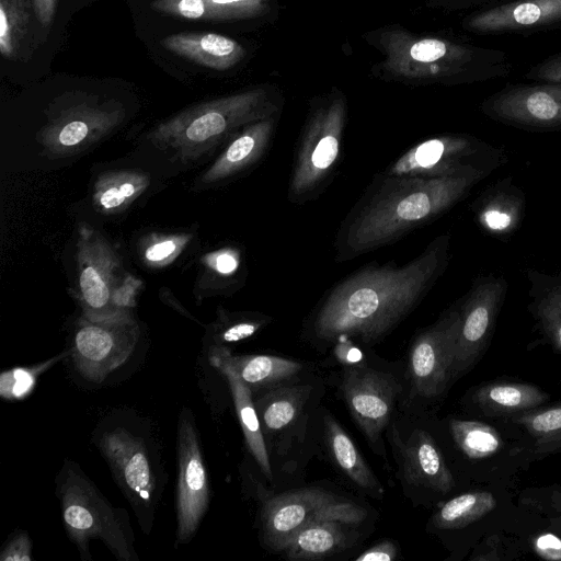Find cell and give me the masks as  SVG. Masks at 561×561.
<instances>
[{"label":"cell","mask_w":561,"mask_h":561,"mask_svg":"<svg viewBox=\"0 0 561 561\" xmlns=\"http://www.w3.org/2000/svg\"><path fill=\"white\" fill-rule=\"evenodd\" d=\"M449 236L442 234L401 266H369L348 276L324 298L313 333L333 342L357 337L373 343L389 332L425 296L448 263Z\"/></svg>","instance_id":"6da1fadb"},{"label":"cell","mask_w":561,"mask_h":561,"mask_svg":"<svg viewBox=\"0 0 561 561\" xmlns=\"http://www.w3.org/2000/svg\"><path fill=\"white\" fill-rule=\"evenodd\" d=\"M476 176H389L354 208L339 237V259L376 250L456 204Z\"/></svg>","instance_id":"7a4b0ae2"},{"label":"cell","mask_w":561,"mask_h":561,"mask_svg":"<svg viewBox=\"0 0 561 561\" xmlns=\"http://www.w3.org/2000/svg\"><path fill=\"white\" fill-rule=\"evenodd\" d=\"M380 44L387 70L404 79L478 82L506 77L512 70L503 50L417 36L399 28L383 33Z\"/></svg>","instance_id":"3957f363"},{"label":"cell","mask_w":561,"mask_h":561,"mask_svg":"<svg viewBox=\"0 0 561 561\" xmlns=\"http://www.w3.org/2000/svg\"><path fill=\"white\" fill-rule=\"evenodd\" d=\"M57 494L68 536L83 560L91 559L92 539L102 540L121 561L138 560L127 513L114 508L75 462L64 465Z\"/></svg>","instance_id":"277c9868"},{"label":"cell","mask_w":561,"mask_h":561,"mask_svg":"<svg viewBox=\"0 0 561 561\" xmlns=\"http://www.w3.org/2000/svg\"><path fill=\"white\" fill-rule=\"evenodd\" d=\"M96 443L144 531L149 533L163 485L158 454L149 439L124 424L105 426Z\"/></svg>","instance_id":"5b68a950"},{"label":"cell","mask_w":561,"mask_h":561,"mask_svg":"<svg viewBox=\"0 0 561 561\" xmlns=\"http://www.w3.org/2000/svg\"><path fill=\"white\" fill-rule=\"evenodd\" d=\"M346 102L335 94L309 117L289 182V197L302 202L329 178L341 151Z\"/></svg>","instance_id":"8992f818"},{"label":"cell","mask_w":561,"mask_h":561,"mask_svg":"<svg viewBox=\"0 0 561 561\" xmlns=\"http://www.w3.org/2000/svg\"><path fill=\"white\" fill-rule=\"evenodd\" d=\"M500 152L470 136H439L420 142L386 171L389 176H476L500 165Z\"/></svg>","instance_id":"52a82bcc"},{"label":"cell","mask_w":561,"mask_h":561,"mask_svg":"<svg viewBox=\"0 0 561 561\" xmlns=\"http://www.w3.org/2000/svg\"><path fill=\"white\" fill-rule=\"evenodd\" d=\"M277 105L266 89L256 88L191 108L161 127L184 145L208 144L237 127L274 116Z\"/></svg>","instance_id":"ba28073f"},{"label":"cell","mask_w":561,"mask_h":561,"mask_svg":"<svg viewBox=\"0 0 561 561\" xmlns=\"http://www.w3.org/2000/svg\"><path fill=\"white\" fill-rule=\"evenodd\" d=\"M365 515L360 506L337 500L324 490H296L282 493L266 503L263 511V536L267 546L283 551L288 541L308 524L337 522L355 525Z\"/></svg>","instance_id":"9c48e42d"},{"label":"cell","mask_w":561,"mask_h":561,"mask_svg":"<svg viewBox=\"0 0 561 561\" xmlns=\"http://www.w3.org/2000/svg\"><path fill=\"white\" fill-rule=\"evenodd\" d=\"M179 477L175 491L176 542L197 530L210 501L209 478L192 413L183 410L178 426Z\"/></svg>","instance_id":"30bf717a"},{"label":"cell","mask_w":561,"mask_h":561,"mask_svg":"<svg viewBox=\"0 0 561 561\" xmlns=\"http://www.w3.org/2000/svg\"><path fill=\"white\" fill-rule=\"evenodd\" d=\"M507 291L502 276L479 278L459 307L454 379L470 370L485 352Z\"/></svg>","instance_id":"8fae6325"},{"label":"cell","mask_w":561,"mask_h":561,"mask_svg":"<svg viewBox=\"0 0 561 561\" xmlns=\"http://www.w3.org/2000/svg\"><path fill=\"white\" fill-rule=\"evenodd\" d=\"M459 322V308L449 310L414 340L409 354V374L419 396L437 397L454 379Z\"/></svg>","instance_id":"7c38bea8"},{"label":"cell","mask_w":561,"mask_h":561,"mask_svg":"<svg viewBox=\"0 0 561 561\" xmlns=\"http://www.w3.org/2000/svg\"><path fill=\"white\" fill-rule=\"evenodd\" d=\"M489 117L531 130L561 127V83L512 84L482 103Z\"/></svg>","instance_id":"4fadbf2b"},{"label":"cell","mask_w":561,"mask_h":561,"mask_svg":"<svg viewBox=\"0 0 561 561\" xmlns=\"http://www.w3.org/2000/svg\"><path fill=\"white\" fill-rule=\"evenodd\" d=\"M399 385L389 374L364 367L348 368L342 380L345 402L365 436L371 443L390 420Z\"/></svg>","instance_id":"5bb4252c"},{"label":"cell","mask_w":561,"mask_h":561,"mask_svg":"<svg viewBox=\"0 0 561 561\" xmlns=\"http://www.w3.org/2000/svg\"><path fill=\"white\" fill-rule=\"evenodd\" d=\"M135 343L130 327L87 323L76 332L71 356L84 378L101 382L129 358Z\"/></svg>","instance_id":"9a60e30c"},{"label":"cell","mask_w":561,"mask_h":561,"mask_svg":"<svg viewBox=\"0 0 561 561\" xmlns=\"http://www.w3.org/2000/svg\"><path fill=\"white\" fill-rule=\"evenodd\" d=\"M561 26V0H512L467 16L463 27L476 33L541 31Z\"/></svg>","instance_id":"2e32d148"},{"label":"cell","mask_w":561,"mask_h":561,"mask_svg":"<svg viewBox=\"0 0 561 561\" xmlns=\"http://www.w3.org/2000/svg\"><path fill=\"white\" fill-rule=\"evenodd\" d=\"M161 45L181 57L216 70L231 68L245 53L234 39L209 32L172 34L164 37Z\"/></svg>","instance_id":"e0dca14e"},{"label":"cell","mask_w":561,"mask_h":561,"mask_svg":"<svg viewBox=\"0 0 561 561\" xmlns=\"http://www.w3.org/2000/svg\"><path fill=\"white\" fill-rule=\"evenodd\" d=\"M403 471L413 484L438 493H448L455 485L453 474L432 436L415 431L402 451Z\"/></svg>","instance_id":"ac0fdd59"},{"label":"cell","mask_w":561,"mask_h":561,"mask_svg":"<svg viewBox=\"0 0 561 561\" xmlns=\"http://www.w3.org/2000/svg\"><path fill=\"white\" fill-rule=\"evenodd\" d=\"M549 400V393L528 382L496 381L481 385L473 402L485 416L513 417L535 410Z\"/></svg>","instance_id":"d6986e66"},{"label":"cell","mask_w":561,"mask_h":561,"mask_svg":"<svg viewBox=\"0 0 561 561\" xmlns=\"http://www.w3.org/2000/svg\"><path fill=\"white\" fill-rule=\"evenodd\" d=\"M210 356L228 364L251 391L279 386L302 368L300 363L278 356H233L225 347L213 348Z\"/></svg>","instance_id":"ffe728a7"},{"label":"cell","mask_w":561,"mask_h":561,"mask_svg":"<svg viewBox=\"0 0 561 561\" xmlns=\"http://www.w3.org/2000/svg\"><path fill=\"white\" fill-rule=\"evenodd\" d=\"M275 117H268L245 126L207 172V181L230 176L257 161L267 149L273 134Z\"/></svg>","instance_id":"44dd1931"},{"label":"cell","mask_w":561,"mask_h":561,"mask_svg":"<svg viewBox=\"0 0 561 561\" xmlns=\"http://www.w3.org/2000/svg\"><path fill=\"white\" fill-rule=\"evenodd\" d=\"M210 363L226 377L234 402L236 412L245 438L247 446L263 473L272 480L268 454L262 435L261 422L252 401V391L226 363L210 356Z\"/></svg>","instance_id":"7402d4cb"},{"label":"cell","mask_w":561,"mask_h":561,"mask_svg":"<svg viewBox=\"0 0 561 561\" xmlns=\"http://www.w3.org/2000/svg\"><path fill=\"white\" fill-rule=\"evenodd\" d=\"M530 310L538 327L552 346L561 353V274L546 275L529 271Z\"/></svg>","instance_id":"603a6c76"},{"label":"cell","mask_w":561,"mask_h":561,"mask_svg":"<svg viewBox=\"0 0 561 561\" xmlns=\"http://www.w3.org/2000/svg\"><path fill=\"white\" fill-rule=\"evenodd\" d=\"M324 432L331 455L342 471L360 489L380 496L383 492L381 484L353 440L333 417L325 416Z\"/></svg>","instance_id":"cb8c5ba5"},{"label":"cell","mask_w":561,"mask_h":561,"mask_svg":"<svg viewBox=\"0 0 561 561\" xmlns=\"http://www.w3.org/2000/svg\"><path fill=\"white\" fill-rule=\"evenodd\" d=\"M344 524L320 522L301 528L285 546L288 559L310 560L328 557L345 546Z\"/></svg>","instance_id":"d4e9b609"},{"label":"cell","mask_w":561,"mask_h":561,"mask_svg":"<svg viewBox=\"0 0 561 561\" xmlns=\"http://www.w3.org/2000/svg\"><path fill=\"white\" fill-rule=\"evenodd\" d=\"M512 420L531 437L536 457L542 458L561 451V402L522 413Z\"/></svg>","instance_id":"484cf974"},{"label":"cell","mask_w":561,"mask_h":561,"mask_svg":"<svg viewBox=\"0 0 561 561\" xmlns=\"http://www.w3.org/2000/svg\"><path fill=\"white\" fill-rule=\"evenodd\" d=\"M496 507L491 492L474 491L460 494L446 502L433 516L438 529H458L481 519Z\"/></svg>","instance_id":"4316f807"},{"label":"cell","mask_w":561,"mask_h":561,"mask_svg":"<svg viewBox=\"0 0 561 561\" xmlns=\"http://www.w3.org/2000/svg\"><path fill=\"white\" fill-rule=\"evenodd\" d=\"M449 430L457 447L471 459L493 456L502 447L497 431L478 421L451 420Z\"/></svg>","instance_id":"83f0119b"},{"label":"cell","mask_w":561,"mask_h":561,"mask_svg":"<svg viewBox=\"0 0 561 561\" xmlns=\"http://www.w3.org/2000/svg\"><path fill=\"white\" fill-rule=\"evenodd\" d=\"M34 13L31 0H0V53L4 58H13L26 34Z\"/></svg>","instance_id":"f1b7e54d"},{"label":"cell","mask_w":561,"mask_h":561,"mask_svg":"<svg viewBox=\"0 0 561 561\" xmlns=\"http://www.w3.org/2000/svg\"><path fill=\"white\" fill-rule=\"evenodd\" d=\"M302 390L298 388H276L260 401L259 414L263 426L270 432L280 431L297 417L301 403Z\"/></svg>","instance_id":"f546056e"},{"label":"cell","mask_w":561,"mask_h":561,"mask_svg":"<svg viewBox=\"0 0 561 561\" xmlns=\"http://www.w3.org/2000/svg\"><path fill=\"white\" fill-rule=\"evenodd\" d=\"M505 193H496L489 199L480 214L481 224L494 232H505L515 227L518 221L517 198Z\"/></svg>","instance_id":"4dcf8cb0"},{"label":"cell","mask_w":561,"mask_h":561,"mask_svg":"<svg viewBox=\"0 0 561 561\" xmlns=\"http://www.w3.org/2000/svg\"><path fill=\"white\" fill-rule=\"evenodd\" d=\"M108 114L92 108H80L70 114L58 131V140L65 147L82 142L95 126H102Z\"/></svg>","instance_id":"1f68e13d"},{"label":"cell","mask_w":561,"mask_h":561,"mask_svg":"<svg viewBox=\"0 0 561 561\" xmlns=\"http://www.w3.org/2000/svg\"><path fill=\"white\" fill-rule=\"evenodd\" d=\"M154 11L188 20H225V16L206 0H153Z\"/></svg>","instance_id":"d6a6232c"},{"label":"cell","mask_w":561,"mask_h":561,"mask_svg":"<svg viewBox=\"0 0 561 561\" xmlns=\"http://www.w3.org/2000/svg\"><path fill=\"white\" fill-rule=\"evenodd\" d=\"M79 284L84 301L92 309H102L106 306L110 298L107 284L93 265L85 266L79 278Z\"/></svg>","instance_id":"836d02e7"},{"label":"cell","mask_w":561,"mask_h":561,"mask_svg":"<svg viewBox=\"0 0 561 561\" xmlns=\"http://www.w3.org/2000/svg\"><path fill=\"white\" fill-rule=\"evenodd\" d=\"M225 20L256 18L270 10L271 0H206Z\"/></svg>","instance_id":"e575fe53"},{"label":"cell","mask_w":561,"mask_h":561,"mask_svg":"<svg viewBox=\"0 0 561 561\" xmlns=\"http://www.w3.org/2000/svg\"><path fill=\"white\" fill-rule=\"evenodd\" d=\"M35 383V374L30 369L15 368L1 375L0 392L3 397L21 398L30 392Z\"/></svg>","instance_id":"d590c367"},{"label":"cell","mask_w":561,"mask_h":561,"mask_svg":"<svg viewBox=\"0 0 561 561\" xmlns=\"http://www.w3.org/2000/svg\"><path fill=\"white\" fill-rule=\"evenodd\" d=\"M526 78L547 83H561V53L551 55L531 67Z\"/></svg>","instance_id":"8d00e7d4"},{"label":"cell","mask_w":561,"mask_h":561,"mask_svg":"<svg viewBox=\"0 0 561 561\" xmlns=\"http://www.w3.org/2000/svg\"><path fill=\"white\" fill-rule=\"evenodd\" d=\"M31 540L26 533L13 535L1 551V561H31Z\"/></svg>","instance_id":"74e56055"},{"label":"cell","mask_w":561,"mask_h":561,"mask_svg":"<svg viewBox=\"0 0 561 561\" xmlns=\"http://www.w3.org/2000/svg\"><path fill=\"white\" fill-rule=\"evenodd\" d=\"M545 493V513L551 528L561 535V485L550 486Z\"/></svg>","instance_id":"f35d334b"},{"label":"cell","mask_w":561,"mask_h":561,"mask_svg":"<svg viewBox=\"0 0 561 561\" xmlns=\"http://www.w3.org/2000/svg\"><path fill=\"white\" fill-rule=\"evenodd\" d=\"M534 550L547 560H561V539L553 534H542L534 540Z\"/></svg>","instance_id":"ab89813d"},{"label":"cell","mask_w":561,"mask_h":561,"mask_svg":"<svg viewBox=\"0 0 561 561\" xmlns=\"http://www.w3.org/2000/svg\"><path fill=\"white\" fill-rule=\"evenodd\" d=\"M262 321L248 320L237 322L227 328L222 334L221 340L224 342H238L253 335L262 325Z\"/></svg>","instance_id":"60d3db41"},{"label":"cell","mask_w":561,"mask_h":561,"mask_svg":"<svg viewBox=\"0 0 561 561\" xmlns=\"http://www.w3.org/2000/svg\"><path fill=\"white\" fill-rule=\"evenodd\" d=\"M397 556V546L391 541H382L362 552L356 561H392Z\"/></svg>","instance_id":"b9f144b4"},{"label":"cell","mask_w":561,"mask_h":561,"mask_svg":"<svg viewBox=\"0 0 561 561\" xmlns=\"http://www.w3.org/2000/svg\"><path fill=\"white\" fill-rule=\"evenodd\" d=\"M135 193L134 184L127 182L115 187H110L100 197V203L104 208H114L122 205L126 198Z\"/></svg>","instance_id":"7bdbcfd3"},{"label":"cell","mask_w":561,"mask_h":561,"mask_svg":"<svg viewBox=\"0 0 561 561\" xmlns=\"http://www.w3.org/2000/svg\"><path fill=\"white\" fill-rule=\"evenodd\" d=\"M35 18L42 26L48 27L55 16L58 0H31Z\"/></svg>","instance_id":"ee69618b"},{"label":"cell","mask_w":561,"mask_h":561,"mask_svg":"<svg viewBox=\"0 0 561 561\" xmlns=\"http://www.w3.org/2000/svg\"><path fill=\"white\" fill-rule=\"evenodd\" d=\"M175 249L176 243L174 240H163L148 248L146 257L151 262L162 261L169 257Z\"/></svg>","instance_id":"f6af8a7d"},{"label":"cell","mask_w":561,"mask_h":561,"mask_svg":"<svg viewBox=\"0 0 561 561\" xmlns=\"http://www.w3.org/2000/svg\"><path fill=\"white\" fill-rule=\"evenodd\" d=\"M238 268V260L228 252L219 254L216 259V270L220 274L229 275Z\"/></svg>","instance_id":"bcb514c9"},{"label":"cell","mask_w":561,"mask_h":561,"mask_svg":"<svg viewBox=\"0 0 561 561\" xmlns=\"http://www.w3.org/2000/svg\"><path fill=\"white\" fill-rule=\"evenodd\" d=\"M468 4H474V5H494L497 4L504 0H463Z\"/></svg>","instance_id":"7dc6e473"}]
</instances>
